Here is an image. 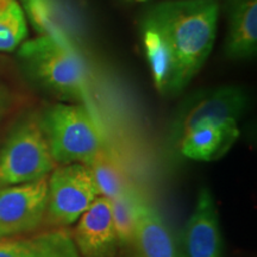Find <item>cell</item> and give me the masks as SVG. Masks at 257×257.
Segmentation results:
<instances>
[{
	"mask_svg": "<svg viewBox=\"0 0 257 257\" xmlns=\"http://www.w3.org/2000/svg\"><path fill=\"white\" fill-rule=\"evenodd\" d=\"M239 134L238 125H201L189 131L176 149L187 159L211 162L229 152Z\"/></svg>",
	"mask_w": 257,
	"mask_h": 257,
	"instance_id": "obj_11",
	"label": "cell"
},
{
	"mask_svg": "<svg viewBox=\"0 0 257 257\" xmlns=\"http://www.w3.org/2000/svg\"><path fill=\"white\" fill-rule=\"evenodd\" d=\"M246 106L248 96L233 86L195 93L176 111L169 127V143L178 148L189 131L201 125H238Z\"/></svg>",
	"mask_w": 257,
	"mask_h": 257,
	"instance_id": "obj_5",
	"label": "cell"
},
{
	"mask_svg": "<svg viewBox=\"0 0 257 257\" xmlns=\"http://www.w3.org/2000/svg\"><path fill=\"white\" fill-rule=\"evenodd\" d=\"M143 47L149 62L154 85L162 94H168L173 75V54L162 31L149 19L143 25Z\"/></svg>",
	"mask_w": 257,
	"mask_h": 257,
	"instance_id": "obj_15",
	"label": "cell"
},
{
	"mask_svg": "<svg viewBox=\"0 0 257 257\" xmlns=\"http://www.w3.org/2000/svg\"><path fill=\"white\" fill-rule=\"evenodd\" d=\"M184 257H223L219 216L207 187L198 193L194 210L184 230Z\"/></svg>",
	"mask_w": 257,
	"mask_h": 257,
	"instance_id": "obj_9",
	"label": "cell"
},
{
	"mask_svg": "<svg viewBox=\"0 0 257 257\" xmlns=\"http://www.w3.org/2000/svg\"><path fill=\"white\" fill-rule=\"evenodd\" d=\"M142 2H143V0H142Z\"/></svg>",
	"mask_w": 257,
	"mask_h": 257,
	"instance_id": "obj_20",
	"label": "cell"
},
{
	"mask_svg": "<svg viewBox=\"0 0 257 257\" xmlns=\"http://www.w3.org/2000/svg\"><path fill=\"white\" fill-rule=\"evenodd\" d=\"M133 246L137 257H179L170 231L160 213L142 200Z\"/></svg>",
	"mask_w": 257,
	"mask_h": 257,
	"instance_id": "obj_12",
	"label": "cell"
},
{
	"mask_svg": "<svg viewBox=\"0 0 257 257\" xmlns=\"http://www.w3.org/2000/svg\"><path fill=\"white\" fill-rule=\"evenodd\" d=\"M48 202L44 224L68 227L100 197L91 169L82 163L56 166L47 179Z\"/></svg>",
	"mask_w": 257,
	"mask_h": 257,
	"instance_id": "obj_6",
	"label": "cell"
},
{
	"mask_svg": "<svg viewBox=\"0 0 257 257\" xmlns=\"http://www.w3.org/2000/svg\"><path fill=\"white\" fill-rule=\"evenodd\" d=\"M257 49V0H236L230 15L226 55L233 60L249 59Z\"/></svg>",
	"mask_w": 257,
	"mask_h": 257,
	"instance_id": "obj_14",
	"label": "cell"
},
{
	"mask_svg": "<svg viewBox=\"0 0 257 257\" xmlns=\"http://www.w3.org/2000/svg\"><path fill=\"white\" fill-rule=\"evenodd\" d=\"M216 0H175L157 5L148 19L162 31L173 54L168 94L187 87L210 56L217 36Z\"/></svg>",
	"mask_w": 257,
	"mask_h": 257,
	"instance_id": "obj_1",
	"label": "cell"
},
{
	"mask_svg": "<svg viewBox=\"0 0 257 257\" xmlns=\"http://www.w3.org/2000/svg\"><path fill=\"white\" fill-rule=\"evenodd\" d=\"M113 225L120 246L133 245L142 198L134 187L110 199Z\"/></svg>",
	"mask_w": 257,
	"mask_h": 257,
	"instance_id": "obj_17",
	"label": "cell"
},
{
	"mask_svg": "<svg viewBox=\"0 0 257 257\" xmlns=\"http://www.w3.org/2000/svg\"><path fill=\"white\" fill-rule=\"evenodd\" d=\"M47 179L0 187V239L31 233L44 224Z\"/></svg>",
	"mask_w": 257,
	"mask_h": 257,
	"instance_id": "obj_7",
	"label": "cell"
},
{
	"mask_svg": "<svg viewBox=\"0 0 257 257\" xmlns=\"http://www.w3.org/2000/svg\"><path fill=\"white\" fill-rule=\"evenodd\" d=\"M22 4L40 36L80 51L68 16L57 0H22Z\"/></svg>",
	"mask_w": 257,
	"mask_h": 257,
	"instance_id": "obj_13",
	"label": "cell"
},
{
	"mask_svg": "<svg viewBox=\"0 0 257 257\" xmlns=\"http://www.w3.org/2000/svg\"><path fill=\"white\" fill-rule=\"evenodd\" d=\"M72 237L80 257H117L119 242L110 199L98 197L76 221Z\"/></svg>",
	"mask_w": 257,
	"mask_h": 257,
	"instance_id": "obj_8",
	"label": "cell"
},
{
	"mask_svg": "<svg viewBox=\"0 0 257 257\" xmlns=\"http://www.w3.org/2000/svg\"><path fill=\"white\" fill-rule=\"evenodd\" d=\"M18 55L35 81L61 98L86 106L100 119L81 51L40 36L22 44Z\"/></svg>",
	"mask_w": 257,
	"mask_h": 257,
	"instance_id": "obj_2",
	"label": "cell"
},
{
	"mask_svg": "<svg viewBox=\"0 0 257 257\" xmlns=\"http://www.w3.org/2000/svg\"><path fill=\"white\" fill-rule=\"evenodd\" d=\"M28 36L23 9L17 0H0V51H12Z\"/></svg>",
	"mask_w": 257,
	"mask_h": 257,
	"instance_id": "obj_18",
	"label": "cell"
},
{
	"mask_svg": "<svg viewBox=\"0 0 257 257\" xmlns=\"http://www.w3.org/2000/svg\"><path fill=\"white\" fill-rule=\"evenodd\" d=\"M6 107H8V94H6L4 87L0 85V121L5 113Z\"/></svg>",
	"mask_w": 257,
	"mask_h": 257,
	"instance_id": "obj_19",
	"label": "cell"
},
{
	"mask_svg": "<svg viewBox=\"0 0 257 257\" xmlns=\"http://www.w3.org/2000/svg\"><path fill=\"white\" fill-rule=\"evenodd\" d=\"M55 167L38 117H25L11 128L0 149V187L48 178Z\"/></svg>",
	"mask_w": 257,
	"mask_h": 257,
	"instance_id": "obj_4",
	"label": "cell"
},
{
	"mask_svg": "<svg viewBox=\"0 0 257 257\" xmlns=\"http://www.w3.org/2000/svg\"><path fill=\"white\" fill-rule=\"evenodd\" d=\"M100 197L113 199L133 188L126 169L107 147L88 166Z\"/></svg>",
	"mask_w": 257,
	"mask_h": 257,
	"instance_id": "obj_16",
	"label": "cell"
},
{
	"mask_svg": "<svg viewBox=\"0 0 257 257\" xmlns=\"http://www.w3.org/2000/svg\"><path fill=\"white\" fill-rule=\"evenodd\" d=\"M38 121L56 166H89L106 148L100 119L81 104H56Z\"/></svg>",
	"mask_w": 257,
	"mask_h": 257,
	"instance_id": "obj_3",
	"label": "cell"
},
{
	"mask_svg": "<svg viewBox=\"0 0 257 257\" xmlns=\"http://www.w3.org/2000/svg\"><path fill=\"white\" fill-rule=\"evenodd\" d=\"M0 257H80L68 227L0 239Z\"/></svg>",
	"mask_w": 257,
	"mask_h": 257,
	"instance_id": "obj_10",
	"label": "cell"
}]
</instances>
